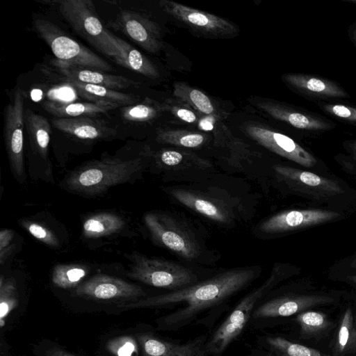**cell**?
Instances as JSON below:
<instances>
[{
	"instance_id": "2",
	"label": "cell",
	"mask_w": 356,
	"mask_h": 356,
	"mask_svg": "<svg viewBox=\"0 0 356 356\" xmlns=\"http://www.w3.org/2000/svg\"><path fill=\"white\" fill-rule=\"evenodd\" d=\"M147 152L137 157L121 158L111 156L94 160L68 174L62 186L84 196H97L110 188L134 180L145 168Z\"/></svg>"
},
{
	"instance_id": "3",
	"label": "cell",
	"mask_w": 356,
	"mask_h": 356,
	"mask_svg": "<svg viewBox=\"0 0 356 356\" xmlns=\"http://www.w3.org/2000/svg\"><path fill=\"white\" fill-rule=\"evenodd\" d=\"M296 270L298 269L292 266L275 264L265 282L247 294L209 337L207 344L209 356H221L243 332L259 300L279 282L293 275Z\"/></svg>"
},
{
	"instance_id": "6",
	"label": "cell",
	"mask_w": 356,
	"mask_h": 356,
	"mask_svg": "<svg viewBox=\"0 0 356 356\" xmlns=\"http://www.w3.org/2000/svg\"><path fill=\"white\" fill-rule=\"evenodd\" d=\"M33 25L36 33L51 49L56 60L102 72L112 70L108 63L69 37L51 22L36 18Z\"/></svg>"
},
{
	"instance_id": "21",
	"label": "cell",
	"mask_w": 356,
	"mask_h": 356,
	"mask_svg": "<svg viewBox=\"0 0 356 356\" xmlns=\"http://www.w3.org/2000/svg\"><path fill=\"white\" fill-rule=\"evenodd\" d=\"M51 122L58 130L81 140H101L116 134L113 127L91 117L56 118Z\"/></svg>"
},
{
	"instance_id": "24",
	"label": "cell",
	"mask_w": 356,
	"mask_h": 356,
	"mask_svg": "<svg viewBox=\"0 0 356 356\" xmlns=\"http://www.w3.org/2000/svg\"><path fill=\"white\" fill-rule=\"evenodd\" d=\"M115 40L121 52L120 56L113 58L116 63L149 78L159 76L156 66L140 51L116 35Z\"/></svg>"
},
{
	"instance_id": "17",
	"label": "cell",
	"mask_w": 356,
	"mask_h": 356,
	"mask_svg": "<svg viewBox=\"0 0 356 356\" xmlns=\"http://www.w3.org/2000/svg\"><path fill=\"white\" fill-rule=\"evenodd\" d=\"M142 356H209L207 344L209 337L202 334L181 343L156 335L152 332L136 334Z\"/></svg>"
},
{
	"instance_id": "20",
	"label": "cell",
	"mask_w": 356,
	"mask_h": 356,
	"mask_svg": "<svg viewBox=\"0 0 356 356\" xmlns=\"http://www.w3.org/2000/svg\"><path fill=\"white\" fill-rule=\"evenodd\" d=\"M54 65L65 79L81 83L104 86L120 90L138 84L127 77L106 73V72L88 69L74 65L55 61Z\"/></svg>"
},
{
	"instance_id": "10",
	"label": "cell",
	"mask_w": 356,
	"mask_h": 356,
	"mask_svg": "<svg viewBox=\"0 0 356 356\" xmlns=\"http://www.w3.org/2000/svg\"><path fill=\"white\" fill-rule=\"evenodd\" d=\"M24 95L17 88L4 115L3 138L9 164L15 179L24 183L26 175L24 162Z\"/></svg>"
},
{
	"instance_id": "40",
	"label": "cell",
	"mask_w": 356,
	"mask_h": 356,
	"mask_svg": "<svg viewBox=\"0 0 356 356\" xmlns=\"http://www.w3.org/2000/svg\"><path fill=\"white\" fill-rule=\"evenodd\" d=\"M14 236L15 232L10 229H3L0 232V262L1 265L13 249L14 245L11 243Z\"/></svg>"
},
{
	"instance_id": "15",
	"label": "cell",
	"mask_w": 356,
	"mask_h": 356,
	"mask_svg": "<svg viewBox=\"0 0 356 356\" xmlns=\"http://www.w3.org/2000/svg\"><path fill=\"white\" fill-rule=\"evenodd\" d=\"M282 80L291 90L314 102L350 97L340 83L323 76L302 72H288L282 76Z\"/></svg>"
},
{
	"instance_id": "38",
	"label": "cell",
	"mask_w": 356,
	"mask_h": 356,
	"mask_svg": "<svg viewBox=\"0 0 356 356\" xmlns=\"http://www.w3.org/2000/svg\"><path fill=\"white\" fill-rule=\"evenodd\" d=\"M154 157L159 163L171 167L179 165L184 161L200 160L192 154L173 149H162L156 153Z\"/></svg>"
},
{
	"instance_id": "45",
	"label": "cell",
	"mask_w": 356,
	"mask_h": 356,
	"mask_svg": "<svg viewBox=\"0 0 356 356\" xmlns=\"http://www.w3.org/2000/svg\"><path fill=\"white\" fill-rule=\"evenodd\" d=\"M343 1H344L346 3L356 5V0H343Z\"/></svg>"
},
{
	"instance_id": "34",
	"label": "cell",
	"mask_w": 356,
	"mask_h": 356,
	"mask_svg": "<svg viewBox=\"0 0 356 356\" xmlns=\"http://www.w3.org/2000/svg\"><path fill=\"white\" fill-rule=\"evenodd\" d=\"M18 305V293L13 278L0 279V323L2 327L8 314Z\"/></svg>"
},
{
	"instance_id": "42",
	"label": "cell",
	"mask_w": 356,
	"mask_h": 356,
	"mask_svg": "<svg viewBox=\"0 0 356 356\" xmlns=\"http://www.w3.org/2000/svg\"><path fill=\"white\" fill-rule=\"evenodd\" d=\"M46 356H75L72 353L59 348H52L47 350Z\"/></svg>"
},
{
	"instance_id": "35",
	"label": "cell",
	"mask_w": 356,
	"mask_h": 356,
	"mask_svg": "<svg viewBox=\"0 0 356 356\" xmlns=\"http://www.w3.org/2000/svg\"><path fill=\"white\" fill-rule=\"evenodd\" d=\"M323 113L341 122L356 127V106L341 103L316 102Z\"/></svg>"
},
{
	"instance_id": "12",
	"label": "cell",
	"mask_w": 356,
	"mask_h": 356,
	"mask_svg": "<svg viewBox=\"0 0 356 356\" xmlns=\"http://www.w3.org/2000/svg\"><path fill=\"white\" fill-rule=\"evenodd\" d=\"M243 132L266 149L306 168L316 165L318 159L289 136L257 122L242 125Z\"/></svg>"
},
{
	"instance_id": "11",
	"label": "cell",
	"mask_w": 356,
	"mask_h": 356,
	"mask_svg": "<svg viewBox=\"0 0 356 356\" xmlns=\"http://www.w3.org/2000/svg\"><path fill=\"white\" fill-rule=\"evenodd\" d=\"M71 295L96 302L120 304L145 298L146 293L138 285L99 273L80 284Z\"/></svg>"
},
{
	"instance_id": "23",
	"label": "cell",
	"mask_w": 356,
	"mask_h": 356,
	"mask_svg": "<svg viewBox=\"0 0 356 356\" xmlns=\"http://www.w3.org/2000/svg\"><path fill=\"white\" fill-rule=\"evenodd\" d=\"M77 93L90 102L109 105L115 108L135 104L138 98L132 94L124 93L104 86L88 84L66 79Z\"/></svg>"
},
{
	"instance_id": "7",
	"label": "cell",
	"mask_w": 356,
	"mask_h": 356,
	"mask_svg": "<svg viewBox=\"0 0 356 356\" xmlns=\"http://www.w3.org/2000/svg\"><path fill=\"white\" fill-rule=\"evenodd\" d=\"M254 105L262 112L308 137L334 129L337 124L319 113L277 100L257 97Z\"/></svg>"
},
{
	"instance_id": "9",
	"label": "cell",
	"mask_w": 356,
	"mask_h": 356,
	"mask_svg": "<svg viewBox=\"0 0 356 356\" xmlns=\"http://www.w3.org/2000/svg\"><path fill=\"white\" fill-rule=\"evenodd\" d=\"M159 4L172 19L204 37L230 38L239 32L237 25L220 16L171 0H161Z\"/></svg>"
},
{
	"instance_id": "32",
	"label": "cell",
	"mask_w": 356,
	"mask_h": 356,
	"mask_svg": "<svg viewBox=\"0 0 356 356\" xmlns=\"http://www.w3.org/2000/svg\"><path fill=\"white\" fill-rule=\"evenodd\" d=\"M263 341L264 348L271 350L276 356H329L318 350L293 343L281 337H266Z\"/></svg>"
},
{
	"instance_id": "22",
	"label": "cell",
	"mask_w": 356,
	"mask_h": 356,
	"mask_svg": "<svg viewBox=\"0 0 356 356\" xmlns=\"http://www.w3.org/2000/svg\"><path fill=\"white\" fill-rule=\"evenodd\" d=\"M171 195L181 204L214 221L226 223L229 213L223 204L194 192L183 189H174Z\"/></svg>"
},
{
	"instance_id": "18",
	"label": "cell",
	"mask_w": 356,
	"mask_h": 356,
	"mask_svg": "<svg viewBox=\"0 0 356 356\" xmlns=\"http://www.w3.org/2000/svg\"><path fill=\"white\" fill-rule=\"evenodd\" d=\"M339 216L338 212L319 209L288 210L264 221L260 229L268 234L286 232L323 224Z\"/></svg>"
},
{
	"instance_id": "26",
	"label": "cell",
	"mask_w": 356,
	"mask_h": 356,
	"mask_svg": "<svg viewBox=\"0 0 356 356\" xmlns=\"http://www.w3.org/2000/svg\"><path fill=\"white\" fill-rule=\"evenodd\" d=\"M44 108L56 118H76L92 117L106 113L114 107L92 102L63 103L47 101L43 104Z\"/></svg>"
},
{
	"instance_id": "16",
	"label": "cell",
	"mask_w": 356,
	"mask_h": 356,
	"mask_svg": "<svg viewBox=\"0 0 356 356\" xmlns=\"http://www.w3.org/2000/svg\"><path fill=\"white\" fill-rule=\"evenodd\" d=\"M334 299L325 295L290 294L268 300L258 304L251 318L264 320L287 317L318 305L331 304Z\"/></svg>"
},
{
	"instance_id": "36",
	"label": "cell",
	"mask_w": 356,
	"mask_h": 356,
	"mask_svg": "<svg viewBox=\"0 0 356 356\" xmlns=\"http://www.w3.org/2000/svg\"><path fill=\"white\" fill-rule=\"evenodd\" d=\"M19 223L27 232L42 243L54 248L60 246L58 236L46 225L25 219L21 220Z\"/></svg>"
},
{
	"instance_id": "41",
	"label": "cell",
	"mask_w": 356,
	"mask_h": 356,
	"mask_svg": "<svg viewBox=\"0 0 356 356\" xmlns=\"http://www.w3.org/2000/svg\"><path fill=\"white\" fill-rule=\"evenodd\" d=\"M343 146L349 154L347 159L356 163V140H345Z\"/></svg>"
},
{
	"instance_id": "4",
	"label": "cell",
	"mask_w": 356,
	"mask_h": 356,
	"mask_svg": "<svg viewBox=\"0 0 356 356\" xmlns=\"http://www.w3.org/2000/svg\"><path fill=\"white\" fill-rule=\"evenodd\" d=\"M54 3L72 29L99 51L113 59L121 55L115 35L103 25L92 1L59 0Z\"/></svg>"
},
{
	"instance_id": "19",
	"label": "cell",
	"mask_w": 356,
	"mask_h": 356,
	"mask_svg": "<svg viewBox=\"0 0 356 356\" xmlns=\"http://www.w3.org/2000/svg\"><path fill=\"white\" fill-rule=\"evenodd\" d=\"M24 128L34 159L42 165L43 179L53 181L52 167L49 159L51 128L48 120L30 108L24 110Z\"/></svg>"
},
{
	"instance_id": "39",
	"label": "cell",
	"mask_w": 356,
	"mask_h": 356,
	"mask_svg": "<svg viewBox=\"0 0 356 356\" xmlns=\"http://www.w3.org/2000/svg\"><path fill=\"white\" fill-rule=\"evenodd\" d=\"M135 345L133 339L121 337L115 340L109 346L111 351L118 356H132L136 350Z\"/></svg>"
},
{
	"instance_id": "43",
	"label": "cell",
	"mask_w": 356,
	"mask_h": 356,
	"mask_svg": "<svg viewBox=\"0 0 356 356\" xmlns=\"http://www.w3.org/2000/svg\"><path fill=\"white\" fill-rule=\"evenodd\" d=\"M347 35L349 40L356 48V21L353 22L348 28Z\"/></svg>"
},
{
	"instance_id": "1",
	"label": "cell",
	"mask_w": 356,
	"mask_h": 356,
	"mask_svg": "<svg viewBox=\"0 0 356 356\" xmlns=\"http://www.w3.org/2000/svg\"><path fill=\"white\" fill-rule=\"evenodd\" d=\"M259 270L253 268L231 269L187 287L136 301L118 304L122 310L183 306L156 319L157 330L177 331L197 321L206 312L225 303L232 296L251 283Z\"/></svg>"
},
{
	"instance_id": "8",
	"label": "cell",
	"mask_w": 356,
	"mask_h": 356,
	"mask_svg": "<svg viewBox=\"0 0 356 356\" xmlns=\"http://www.w3.org/2000/svg\"><path fill=\"white\" fill-rule=\"evenodd\" d=\"M143 221L152 240L159 245L185 259H195L200 255V246L195 237L173 217L152 211L144 216Z\"/></svg>"
},
{
	"instance_id": "30",
	"label": "cell",
	"mask_w": 356,
	"mask_h": 356,
	"mask_svg": "<svg viewBox=\"0 0 356 356\" xmlns=\"http://www.w3.org/2000/svg\"><path fill=\"white\" fill-rule=\"evenodd\" d=\"M156 140L163 144L195 148L204 145L208 140V136L199 132L161 128L156 131Z\"/></svg>"
},
{
	"instance_id": "14",
	"label": "cell",
	"mask_w": 356,
	"mask_h": 356,
	"mask_svg": "<svg viewBox=\"0 0 356 356\" xmlns=\"http://www.w3.org/2000/svg\"><path fill=\"white\" fill-rule=\"evenodd\" d=\"M108 25L122 33L150 53H156L162 47L159 26L138 13L129 10H121Z\"/></svg>"
},
{
	"instance_id": "33",
	"label": "cell",
	"mask_w": 356,
	"mask_h": 356,
	"mask_svg": "<svg viewBox=\"0 0 356 356\" xmlns=\"http://www.w3.org/2000/svg\"><path fill=\"white\" fill-rule=\"evenodd\" d=\"M161 111H163L161 104L147 99L142 103L124 106L121 115L128 122H143L154 119Z\"/></svg>"
},
{
	"instance_id": "27",
	"label": "cell",
	"mask_w": 356,
	"mask_h": 356,
	"mask_svg": "<svg viewBox=\"0 0 356 356\" xmlns=\"http://www.w3.org/2000/svg\"><path fill=\"white\" fill-rule=\"evenodd\" d=\"M173 94L177 99L206 117L218 115V111L211 99L201 90L186 83H174Z\"/></svg>"
},
{
	"instance_id": "25",
	"label": "cell",
	"mask_w": 356,
	"mask_h": 356,
	"mask_svg": "<svg viewBox=\"0 0 356 356\" xmlns=\"http://www.w3.org/2000/svg\"><path fill=\"white\" fill-rule=\"evenodd\" d=\"M124 220L111 212H100L88 216L83 223L82 234L86 238L106 237L122 231Z\"/></svg>"
},
{
	"instance_id": "31",
	"label": "cell",
	"mask_w": 356,
	"mask_h": 356,
	"mask_svg": "<svg viewBox=\"0 0 356 356\" xmlns=\"http://www.w3.org/2000/svg\"><path fill=\"white\" fill-rule=\"evenodd\" d=\"M90 270L81 264H58L51 273L53 284L63 289H75L86 277Z\"/></svg>"
},
{
	"instance_id": "46",
	"label": "cell",
	"mask_w": 356,
	"mask_h": 356,
	"mask_svg": "<svg viewBox=\"0 0 356 356\" xmlns=\"http://www.w3.org/2000/svg\"><path fill=\"white\" fill-rule=\"evenodd\" d=\"M350 266L353 268H356V258L352 261Z\"/></svg>"
},
{
	"instance_id": "28",
	"label": "cell",
	"mask_w": 356,
	"mask_h": 356,
	"mask_svg": "<svg viewBox=\"0 0 356 356\" xmlns=\"http://www.w3.org/2000/svg\"><path fill=\"white\" fill-rule=\"evenodd\" d=\"M356 351V326L353 311L348 307L341 316L333 346L334 356Z\"/></svg>"
},
{
	"instance_id": "29",
	"label": "cell",
	"mask_w": 356,
	"mask_h": 356,
	"mask_svg": "<svg viewBox=\"0 0 356 356\" xmlns=\"http://www.w3.org/2000/svg\"><path fill=\"white\" fill-rule=\"evenodd\" d=\"M296 321L301 335L306 338H316L327 333L332 323L327 315L320 311L306 310L298 314Z\"/></svg>"
},
{
	"instance_id": "37",
	"label": "cell",
	"mask_w": 356,
	"mask_h": 356,
	"mask_svg": "<svg viewBox=\"0 0 356 356\" xmlns=\"http://www.w3.org/2000/svg\"><path fill=\"white\" fill-rule=\"evenodd\" d=\"M177 99H168L161 104L163 111H169L174 117L187 123L195 124L198 122L197 114L188 105Z\"/></svg>"
},
{
	"instance_id": "5",
	"label": "cell",
	"mask_w": 356,
	"mask_h": 356,
	"mask_svg": "<svg viewBox=\"0 0 356 356\" xmlns=\"http://www.w3.org/2000/svg\"><path fill=\"white\" fill-rule=\"evenodd\" d=\"M129 258L131 264L127 276L147 285L175 291L198 282L193 270L177 263L136 252Z\"/></svg>"
},
{
	"instance_id": "13",
	"label": "cell",
	"mask_w": 356,
	"mask_h": 356,
	"mask_svg": "<svg viewBox=\"0 0 356 356\" xmlns=\"http://www.w3.org/2000/svg\"><path fill=\"white\" fill-rule=\"evenodd\" d=\"M273 168L289 188L302 196L324 200L344 193L335 180L313 172L282 165Z\"/></svg>"
},
{
	"instance_id": "44",
	"label": "cell",
	"mask_w": 356,
	"mask_h": 356,
	"mask_svg": "<svg viewBox=\"0 0 356 356\" xmlns=\"http://www.w3.org/2000/svg\"><path fill=\"white\" fill-rule=\"evenodd\" d=\"M346 279L352 282V283H354L356 284V274L355 275H348Z\"/></svg>"
}]
</instances>
